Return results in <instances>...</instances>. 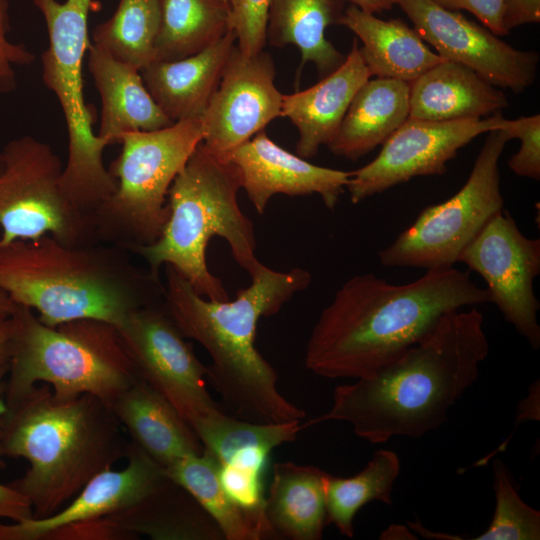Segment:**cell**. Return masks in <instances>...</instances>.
I'll return each instance as SVG.
<instances>
[{
    "label": "cell",
    "mask_w": 540,
    "mask_h": 540,
    "mask_svg": "<svg viewBox=\"0 0 540 540\" xmlns=\"http://www.w3.org/2000/svg\"><path fill=\"white\" fill-rule=\"evenodd\" d=\"M491 303L470 271L454 266L426 270L418 279L391 284L355 275L322 310L306 346L305 365L330 378L369 376L420 341L447 313Z\"/></svg>",
    "instance_id": "cell-1"
},
{
    "label": "cell",
    "mask_w": 540,
    "mask_h": 540,
    "mask_svg": "<svg viewBox=\"0 0 540 540\" xmlns=\"http://www.w3.org/2000/svg\"><path fill=\"white\" fill-rule=\"evenodd\" d=\"M489 354L484 316L476 308L445 314L420 341L369 376L339 385L330 409L306 423L344 421L364 440L421 437L440 427L473 385Z\"/></svg>",
    "instance_id": "cell-2"
},
{
    "label": "cell",
    "mask_w": 540,
    "mask_h": 540,
    "mask_svg": "<svg viewBox=\"0 0 540 540\" xmlns=\"http://www.w3.org/2000/svg\"><path fill=\"white\" fill-rule=\"evenodd\" d=\"M163 267V304L181 333L209 353L207 378L232 415L267 424L301 421L305 412L280 393L277 373L257 350L255 338L259 319L278 313L307 289L311 274L298 267L277 271L258 261L247 288L234 300L217 301L198 294L171 265Z\"/></svg>",
    "instance_id": "cell-3"
},
{
    "label": "cell",
    "mask_w": 540,
    "mask_h": 540,
    "mask_svg": "<svg viewBox=\"0 0 540 540\" xmlns=\"http://www.w3.org/2000/svg\"><path fill=\"white\" fill-rule=\"evenodd\" d=\"M0 439L4 456L30 464L9 485L28 498L35 519L60 511L95 475L126 458L130 445L109 404L91 394L60 399L45 383L5 402Z\"/></svg>",
    "instance_id": "cell-4"
},
{
    "label": "cell",
    "mask_w": 540,
    "mask_h": 540,
    "mask_svg": "<svg viewBox=\"0 0 540 540\" xmlns=\"http://www.w3.org/2000/svg\"><path fill=\"white\" fill-rule=\"evenodd\" d=\"M129 250L102 242L67 245L51 235L0 246V288L50 327L97 319L118 327L133 311L163 300L160 275Z\"/></svg>",
    "instance_id": "cell-5"
},
{
    "label": "cell",
    "mask_w": 540,
    "mask_h": 540,
    "mask_svg": "<svg viewBox=\"0 0 540 540\" xmlns=\"http://www.w3.org/2000/svg\"><path fill=\"white\" fill-rule=\"evenodd\" d=\"M240 189L237 168L211 154L201 142L169 189V217L160 238L132 253L154 274L169 264L198 294L228 300L223 283L207 266L206 249L218 236L226 240L234 260L248 273L259 261L253 222L238 203Z\"/></svg>",
    "instance_id": "cell-6"
},
{
    "label": "cell",
    "mask_w": 540,
    "mask_h": 540,
    "mask_svg": "<svg viewBox=\"0 0 540 540\" xmlns=\"http://www.w3.org/2000/svg\"><path fill=\"white\" fill-rule=\"evenodd\" d=\"M12 318L5 402L45 383L60 399L91 394L111 405L141 379L111 323L78 319L50 327L34 310L17 303Z\"/></svg>",
    "instance_id": "cell-7"
},
{
    "label": "cell",
    "mask_w": 540,
    "mask_h": 540,
    "mask_svg": "<svg viewBox=\"0 0 540 540\" xmlns=\"http://www.w3.org/2000/svg\"><path fill=\"white\" fill-rule=\"evenodd\" d=\"M44 17L49 45L42 52V80L57 97L68 134V157L61 187L69 202L92 216L115 192L117 182L106 168L108 144L93 132L95 109L85 103L83 65L90 44L88 14L93 0H33Z\"/></svg>",
    "instance_id": "cell-8"
},
{
    "label": "cell",
    "mask_w": 540,
    "mask_h": 540,
    "mask_svg": "<svg viewBox=\"0 0 540 540\" xmlns=\"http://www.w3.org/2000/svg\"><path fill=\"white\" fill-rule=\"evenodd\" d=\"M202 139L201 117L122 135L108 168L116 190L92 214L97 241L130 252L156 242L169 217V189Z\"/></svg>",
    "instance_id": "cell-9"
},
{
    "label": "cell",
    "mask_w": 540,
    "mask_h": 540,
    "mask_svg": "<svg viewBox=\"0 0 540 540\" xmlns=\"http://www.w3.org/2000/svg\"><path fill=\"white\" fill-rule=\"evenodd\" d=\"M509 140L502 130L488 132L462 188L448 200L424 208L378 253L380 263L425 270L454 266L490 219L504 210L499 160Z\"/></svg>",
    "instance_id": "cell-10"
},
{
    "label": "cell",
    "mask_w": 540,
    "mask_h": 540,
    "mask_svg": "<svg viewBox=\"0 0 540 540\" xmlns=\"http://www.w3.org/2000/svg\"><path fill=\"white\" fill-rule=\"evenodd\" d=\"M0 171V246L51 235L71 245L96 243L92 218L61 187L64 165L54 149L32 136L10 140Z\"/></svg>",
    "instance_id": "cell-11"
},
{
    "label": "cell",
    "mask_w": 540,
    "mask_h": 540,
    "mask_svg": "<svg viewBox=\"0 0 540 540\" xmlns=\"http://www.w3.org/2000/svg\"><path fill=\"white\" fill-rule=\"evenodd\" d=\"M138 375L186 419L222 409L207 389V366L168 314L163 300L130 313L117 327Z\"/></svg>",
    "instance_id": "cell-12"
},
{
    "label": "cell",
    "mask_w": 540,
    "mask_h": 540,
    "mask_svg": "<svg viewBox=\"0 0 540 540\" xmlns=\"http://www.w3.org/2000/svg\"><path fill=\"white\" fill-rule=\"evenodd\" d=\"M458 262L483 278L491 303L532 349L538 350L540 303L534 279L540 273V239L525 236L503 210L463 250Z\"/></svg>",
    "instance_id": "cell-13"
},
{
    "label": "cell",
    "mask_w": 540,
    "mask_h": 540,
    "mask_svg": "<svg viewBox=\"0 0 540 540\" xmlns=\"http://www.w3.org/2000/svg\"><path fill=\"white\" fill-rule=\"evenodd\" d=\"M504 121L501 112L439 122L408 117L374 160L351 171L346 185L351 202L360 203L414 177L443 175L461 148L480 134L500 130Z\"/></svg>",
    "instance_id": "cell-14"
},
{
    "label": "cell",
    "mask_w": 540,
    "mask_h": 540,
    "mask_svg": "<svg viewBox=\"0 0 540 540\" xmlns=\"http://www.w3.org/2000/svg\"><path fill=\"white\" fill-rule=\"evenodd\" d=\"M396 4L442 59L467 66L493 86L514 93L534 83L537 52L515 49L485 26L431 0H396Z\"/></svg>",
    "instance_id": "cell-15"
},
{
    "label": "cell",
    "mask_w": 540,
    "mask_h": 540,
    "mask_svg": "<svg viewBox=\"0 0 540 540\" xmlns=\"http://www.w3.org/2000/svg\"><path fill=\"white\" fill-rule=\"evenodd\" d=\"M274 79L268 53L245 56L234 47L201 116L202 144L211 154L224 159L281 116L283 94Z\"/></svg>",
    "instance_id": "cell-16"
},
{
    "label": "cell",
    "mask_w": 540,
    "mask_h": 540,
    "mask_svg": "<svg viewBox=\"0 0 540 540\" xmlns=\"http://www.w3.org/2000/svg\"><path fill=\"white\" fill-rule=\"evenodd\" d=\"M223 160L238 170L243 188L259 215L276 194H318L328 209H334L351 171L317 166L276 144L264 130L231 151Z\"/></svg>",
    "instance_id": "cell-17"
},
{
    "label": "cell",
    "mask_w": 540,
    "mask_h": 540,
    "mask_svg": "<svg viewBox=\"0 0 540 540\" xmlns=\"http://www.w3.org/2000/svg\"><path fill=\"white\" fill-rule=\"evenodd\" d=\"M127 465L95 475L60 511L40 519L0 523V540H42L50 531L110 516L135 504L167 476L145 451L130 441Z\"/></svg>",
    "instance_id": "cell-18"
},
{
    "label": "cell",
    "mask_w": 540,
    "mask_h": 540,
    "mask_svg": "<svg viewBox=\"0 0 540 540\" xmlns=\"http://www.w3.org/2000/svg\"><path fill=\"white\" fill-rule=\"evenodd\" d=\"M371 77L355 38L336 70L305 90L283 95L281 116L298 129V156L312 158L332 141L354 95Z\"/></svg>",
    "instance_id": "cell-19"
},
{
    "label": "cell",
    "mask_w": 540,
    "mask_h": 540,
    "mask_svg": "<svg viewBox=\"0 0 540 540\" xmlns=\"http://www.w3.org/2000/svg\"><path fill=\"white\" fill-rule=\"evenodd\" d=\"M235 43L231 30L195 55L175 61H153L141 70L148 92L172 122L202 116Z\"/></svg>",
    "instance_id": "cell-20"
},
{
    "label": "cell",
    "mask_w": 540,
    "mask_h": 540,
    "mask_svg": "<svg viewBox=\"0 0 540 540\" xmlns=\"http://www.w3.org/2000/svg\"><path fill=\"white\" fill-rule=\"evenodd\" d=\"M110 406L130 441L163 469L204 451L189 422L142 379L122 392Z\"/></svg>",
    "instance_id": "cell-21"
},
{
    "label": "cell",
    "mask_w": 540,
    "mask_h": 540,
    "mask_svg": "<svg viewBox=\"0 0 540 540\" xmlns=\"http://www.w3.org/2000/svg\"><path fill=\"white\" fill-rule=\"evenodd\" d=\"M88 69L101 98L100 127L96 135L108 145L122 135L152 131L172 122L148 92L135 67L96 47L88 46Z\"/></svg>",
    "instance_id": "cell-22"
},
{
    "label": "cell",
    "mask_w": 540,
    "mask_h": 540,
    "mask_svg": "<svg viewBox=\"0 0 540 540\" xmlns=\"http://www.w3.org/2000/svg\"><path fill=\"white\" fill-rule=\"evenodd\" d=\"M106 519L120 540L139 535L155 540L224 539L210 514L168 476L144 498Z\"/></svg>",
    "instance_id": "cell-23"
},
{
    "label": "cell",
    "mask_w": 540,
    "mask_h": 540,
    "mask_svg": "<svg viewBox=\"0 0 540 540\" xmlns=\"http://www.w3.org/2000/svg\"><path fill=\"white\" fill-rule=\"evenodd\" d=\"M507 106L505 93L457 62L443 60L410 83L411 118L437 122L484 118Z\"/></svg>",
    "instance_id": "cell-24"
},
{
    "label": "cell",
    "mask_w": 540,
    "mask_h": 540,
    "mask_svg": "<svg viewBox=\"0 0 540 540\" xmlns=\"http://www.w3.org/2000/svg\"><path fill=\"white\" fill-rule=\"evenodd\" d=\"M340 25L362 42L359 52L371 76L411 83L444 60L400 19L382 20L350 4Z\"/></svg>",
    "instance_id": "cell-25"
},
{
    "label": "cell",
    "mask_w": 540,
    "mask_h": 540,
    "mask_svg": "<svg viewBox=\"0 0 540 540\" xmlns=\"http://www.w3.org/2000/svg\"><path fill=\"white\" fill-rule=\"evenodd\" d=\"M409 97L408 82L377 77L367 80L354 95L327 147L350 160L371 152L409 117Z\"/></svg>",
    "instance_id": "cell-26"
},
{
    "label": "cell",
    "mask_w": 540,
    "mask_h": 540,
    "mask_svg": "<svg viewBox=\"0 0 540 540\" xmlns=\"http://www.w3.org/2000/svg\"><path fill=\"white\" fill-rule=\"evenodd\" d=\"M328 473L312 465L277 462L264 500V515L275 538L319 540L326 521Z\"/></svg>",
    "instance_id": "cell-27"
},
{
    "label": "cell",
    "mask_w": 540,
    "mask_h": 540,
    "mask_svg": "<svg viewBox=\"0 0 540 540\" xmlns=\"http://www.w3.org/2000/svg\"><path fill=\"white\" fill-rule=\"evenodd\" d=\"M345 0H271L266 26V42L275 47L289 44L301 53L299 73L307 62L313 63L319 75L327 76L345 60L325 38L330 25H340ZM298 73V75H299Z\"/></svg>",
    "instance_id": "cell-28"
},
{
    "label": "cell",
    "mask_w": 540,
    "mask_h": 540,
    "mask_svg": "<svg viewBox=\"0 0 540 540\" xmlns=\"http://www.w3.org/2000/svg\"><path fill=\"white\" fill-rule=\"evenodd\" d=\"M165 474L186 489L210 514L226 540L275 538L265 518L237 504L220 480V464L206 449L164 469Z\"/></svg>",
    "instance_id": "cell-29"
},
{
    "label": "cell",
    "mask_w": 540,
    "mask_h": 540,
    "mask_svg": "<svg viewBox=\"0 0 540 540\" xmlns=\"http://www.w3.org/2000/svg\"><path fill=\"white\" fill-rule=\"evenodd\" d=\"M231 4L225 0H162L154 61L195 55L232 29Z\"/></svg>",
    "instance_id": "cell-30"
},
{
    "label": "cell",
    "mask_w": 540,
    "mask_h": 540,
    "mask_svg": "<svg viewBox=\"0 0 540 540\" xmlns=\"http://www.w3.org/2000/svg\"><path fill=\"white\" fill-rule=\"evenodd\" d=\"M400 472L398 455L387 449L374 453L366 467L349 478L328 474L325 487L326 521L349 538L354 536V517L371 501L392 505V491Z\"/></svg>",
    "instance_id": "cell-31"
},
{
    "label": "cell",
    "mask_w": 540,
    "mask_h": 540,
    "mask_svg": "<svg viewBox=\"0 0 540 540\" xmlns=\"http://www.w3.org/2000/svg\"><path fill=\"white\" fill-rule=\"evenodd\" d=\"M162 0H120L114 14L98 24L93 45L138 70L154 61Z\"/></svg>",
    "instance_id": "cell-32"
},
{
    "label": "cell",
    "mask_w": 540,
    "mask_h": 540,
    "mask_svg": "<svg viewBox=\"0 0 540 540\" xmlns=\"http://www.w3.org/2000/svg\"><path fill=\"white\" fill-rule=\"evenodd\" d=\"M204 449L225 463L235 454L251 449L271 452L294 441L305 426L301 421L282 424L257 423L226 414L219 409L190 422Z\"/></svg>",
    "instance_id": "cell-33"
},
{
    "label": "cell",
    "mask_w": 540,
    "mask_h": 540,
    "mask_svg": "<svg viewBox=\"0 0 540 540\" xmlns=\"http://www.w3.org/2000/svg\"><path fill=\"white\" fill-rule=\"evenodd\" d=\"M493 468L495 511L487 529L473 540H539L540 512L525 503L512 481V475L502 460Z\"/></svg>",
    "instance_id": "cell-34"
},
{
    "label": "cell",
    "mask_w": 540,
    "mask_h": 540,
    "mask_svg": "<svg viewBox=\"0 0 540 540\" xmlns=\"http://www.w3.org/2000/svg\"><path fill=\"white\" fill-rule=\"evenodd\" d=\"M502 130L509 139H519V150L508 160L509 169L518 176L540 180V115L505 119Z\"/></svg>",
    "instance_id": "cell-35"
},
{
    "label": "cell",
    "mask_w": 540,
    "mask_h": 540,
    "mask_svg": "<svg viewBox=\"0 0 540 540\" xmlns=\"http://www.w3.org/2000/svg\"><path fill=\"white\" fill-rule=\"evenodd\" d=\"M270 2L271 0H234L231 5L236 46L245 56L260 53L266 44Z\"/></svg>",
    "instance_id": "cell-36"
},
{
    "label": "cell",
    "mask_w": 540,
    "mask_h": 540,
    "mask_svg": "<svg viewBox=\"0 0 540 540\" xmlns=\"http://www.w3.org/2000/svg\"><path fill=\"white\" fill-rule=\"evenodd\" d=\"M10 0H0V93H11L16 89L14 65L26 66L35 60V55L22 43H12L7 38L10 30Z\"/></svg>",
    "instance_id": "cell-37"
},
{
    "label": "cell",
    "mask_w": 540,
    "mask_h": 540,
    "mask_svg": "<svg viewBox=\"0 0 540 540\" xmlns=\"http://www.w3.org/2000/svg\"><path fill=\"white\" fill-rule=\"evenodd\" d=\"M439 6L472 13L486 28L497 36H504L502 29V0H431Z\"/></svg>",
    "instance_id": "cell-38"
},
{
    "label": "cell",
    "mask_w": 540,
    "mask_h": 540,
    "mask_svg": "<svg viewBox=\"0 0 540 540\" xmlns=\"http://www.w3.org/2000/svg\"><path fill=\"white\" fill-rule=\"evenodd\" d=\"M540 21V0H502V29L507 35L513 28Z\"/></svg>",
    "instance_id": "cell-39"
},
{
    "label": "cell",
    "mask_w": 540,
    "mask_h": 540,
    "mask_svg": "<svg viewBox=\"0 0 540 540\" xmlns=\"http://www.w3.org/2000/svg\"><path fill=\"white\" fill-rule=\"evenodd\" d=\"M21 522L33 518L30 501L10 485L0 484V519Z\"/></svg>",
    "instance_id": "cell-40"
},
{
    "label": "cell",
    "mask_w": 540,
    "mask_h": 540,
    "mask_svg": "<svg viewBox=\"0 0 540 540\" xmlns=\"http://www.w3.org/2000/svg\"><path fill=\"white\" fill-rule=\"evenodd\" d=\"M540 419V384L539 380L529 387L528 395L519 402L517 408L515 427L526 421H539Z\"/></svg>",
    "instance_id": "cell-41"
},
{
    "label": "cell",
    "mask_w": 540,
    "mask_h": 540,
    "mask_svg": "<svg viewBox=\"0 0 540 540\" xmlns=\"http://www.w3.org/2000/svg\"><path fill=\"white\" fill-rule=\"evenodd\" d=\"M14 335V321L12 315L0 318V366L8 364L11 356Z\"/></svg>",
    "instance_id": "cell-42"
},
{
    "label": "cell",
    "mask_w": 540,
    "mask_h": 540,
    "mask_svg": "<svg viewBox=\"0 0 540 540\" xmlns=\"http://www.w3.org/2000/svg\"><path fill=\"white\" fill-rule=\"evenodd\" d=\"M368 13H380L389 10L396 4V0H345Z\"/></svg>",
    "instance_id": "cell-43"
},
{
    "label": "cell",
    "mask_w": 540,
    "mask_h": 540,
    "mask_svg": "<svg viewBox=\"0 0 540 540\" xmlns=\"http://www.w3.org/2000/svg\"><path fill=\"white\" fill-rule=\"evenodd\" d=\"M14 307L13 300L0 288V318L10 317L13 314Z\"/></svg>",
    "instance_id": "cell-44"
},
{
    "label": "cell",
    "mask_w": 540,
    "mask_h": 540,
    "mask_svg": "<svg viewBox=\"0 0 540 540\" xmlns=\"http://www.w3.org/2000/svg\"><path fill=\"white\" fill-rule=\"evenodd\" d=\"M8 370H9V363L0 366V398L5 391V384L3 383V379L8 374ZM3 456H4V453L2 450L1 439H0V468L5 467V461L3 459Z\"/></svg>",
    "instance_id": "cell-45"
},
{
    "label": "cell",
    "mask_w": 540,
    "mask_h": 540,
    "mask_svg": "<svg viewBox=\"0 0 540 540\" xmlns=\"http://www.w3.org/2000/svg\"><path fill=\"white\" fill-rule=\"evenodd\" d=\"M3 168V155H2V151H0V171L2 170Z\"/></svg>",
    "instance_id": "cell-46"
},
{
    "label": "cell",
    "mask_w": 540,
    "mask_h": 540,
    "mask_svg": "<svg viewBox=\"0 0 540 540\" xmlns=\"http://www.w3.org/2000/svg\"><path fill=\"white\" fill-rule=\"evenodd\" d=\"M225 1L232 5L234 0H225Z\"/></svg>",
    "instance_id": "cell-47"
}]
</instances>
